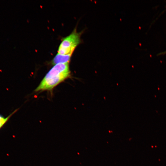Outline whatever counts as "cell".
Segmentation results:
<instances>
[{
	"mask_svg": "<svg viewBox=\"0 0 166 166\" xmlns=\"http://www.w3.org/2000/svg\"><path fill=\"white\" fill-rule=\"evenodd\" d=\"M81 32H78L75 29L72 33L63 38L58 50V53L71 56L74 49L80 43Z\"/></svg>",
	"mask_w": 166,
	"mask_h": 166,
	"instance_id": "obj_2",
	"label": "cell"
},
{
	"mask_svg": "<svg viewBox=\"0 0 166 166\" xmlns=\"http://www.w3.org/2000/svg\"><path fill=\"white\" fill-rule=\"evenodd\" d=\"M71 56L62 55L57 53L53 58L52 63L55 65L60 63H69Z\"/></svg>",
	"mask_w": 166,
	"mask_h": 166,
	"instance_id": "obj_3",
	"label": "cell"
},
{
	"mask_svg": "<svg viewBox=\"0 0 166 166\" xmlns=\"http://www.w3.org/2000/svg\"><path fill=\"white\" fill-rule=\"evenodd\" d=\"M17 111L15 110L10 115H8L6 117H5L3 116L0 114V129L6 123L11 117Z\"/></svg>",
	"mask_w": 166,
	"mask_h": 166,
	"instance_id": "obj_4",
	"label": "cell"
},
{
	"mask_svg": "<svg viewBox=\"0 0 166 166\" xmlns=\"http://www.w3.org/2000/svg\"><path fill=\"white\" fill-rule=\"evenodd\" d=\"M70 75L69 63L56 64L46 73L34 91L51 90L69 77Z\"/></svg>",
	"mask_w": 166,
	"mask_h": 166,
	"instance_id": "obj_1",
	"label": "cell"
},
{
	"mask_svg": "<svg viewBox=\"0 0 166 166\" xmlns=\"http://www.w3.org/2000/svg\"><path fill=\"white\" fill-rule=\"evenodd\" d=\"M164 54L166 53V51L164 52Z\"/></svg>",
	"mask_w": 166,
	"mask_h": 166,
	"instance_id": "obj_5",
	"label": "cell"
}]
</instances>
